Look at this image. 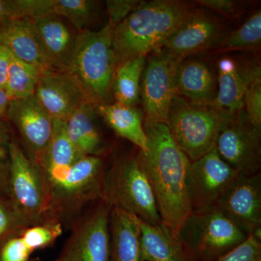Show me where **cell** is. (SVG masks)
I'll return each instance as SVG.
<instances>
[{"label":"cell","mask_w":261,"mask_h":261,"mask_svg":"<svg viewBox=\"0 0 261 261\" xmlns=\"http://www.w3.org/2000/svg\"><path fill=\"white\" fill-rule=\"evenodd\" d=\"M147 152L138 157L148 176L165 226L176 236L192 214L187 192V171L191 161L173 138L166 123H145Z\"/></svg>","instance_id":"obj_1"},{"label":"cell","mask_w":261,"mask_h":261,"mask_svg":"<svg viewBox=\"0 0 261 261\" xmlns=\"http://www.w3.org/2000/svg\"><path fill=\"white\" fill-rule=\"evenodd\" d=\"M192 11L190 5L177 0L141 1L113 28V47L118 64L161 50Z\"/></svg>","instance_id":"obj_2"},{"label":"cell","mask_w":261,"mask_h":261,"mask_svg":"<svg viewBox=\"0 0 261 261\" xmlns=\"http://www.w3.org/2000/svg\"><path fill=\"white\" fill-rule=\"evenodd\" d=\"M113 30L108 23L97 32L79 33L67 70L95 106L112 103L113 80L118 65L113 47Z\"/></svg>","instance_id":"obj_3"},{"label":"cell","mask_w":261,"mask_h":261,"mask_svg":"<svg viewBox=\"0 0 261 261\" xmlns=\"http://www.w3.org/2000/svg\"><path fill=\"white\" fill-rule=\"evenodd\" d=\"M104 160L82 156L57 181L45 187L46 219L70 224L84 208L103 198Z\"/></svg>","instance_id":"obj_4"},{"label":"cell","mask_w":261,"mask_h":261,"mask_svg":"<svg viewBox=\"0 0 261 261\" xmlns=\"http://www.w3.org/2000/svg\"><path fill=\"white\" fill-rule=\"evenodd\" d=\"M236 113L214 105L194 104L177 94L170 108L167 126L192 162L215 149L220 135L232 122Z\"/></svg>","instance_id":"obj_5"},{"label":"cell","mask_w":261,"mask_h":261,"mask_svg":"<svg viewBox=\"0 0 261 261\" xmlns=\"http://www.w3.org/2000/svg\"><path fill=\"white\" fill-rule=\"evenodd\" d=\"M116 207L149 223H162L153 190L138 154L118 160L106 171L103 198Z\"/></svg>","instance_id":"obj_6"},{"label":"cell","mask_w":261,"mask_h":261,"mask_svg":"<svg viewBox=\"0 0 261 261\" xmlns=\"http://www.w3.org/2000/svg\"><path fill=\"white\" fill-rule=\"evenodd\" d=\"M196 261H217L248 238L215 207L192 211L179 233Z\"/></svg>","instance_id":"obj_7"},{"label":"cell","mask_w":261,"mask_h":261,"mask_svg":"<svg viewBox=\"0 0 261 261\" xmlns=\"http://www.w3.org/2000/svg\"><path fill=\"white\" fill-rule=\"evenodd\" d=\"M8 197L29 226L46 219V192L40 168L13 137L10 145Z\"/></svg>","instance_id":"obj_8"},{"label":"cell","mask_w":261,"mask_h":261,"mask_svg":"<svg viewBox=\"0 0 261 261\" xmlns=\"http://www.w3.org/2000/svg\"><path fill=\"white\" fill-rule=\"evenodd\" d=\"M111 210V205L102 199L75 219L56 261H108Z\"/></svg>","instance_id":"obj_9"},{"label":"cell","mask_w":261,"mask_h":261,"mask_svg":"<svg viewBox=\"0 0 261 261\" xmlns=\"http://www.w3.org/2000/svg\"><path fill=\"white\" fill-rule=\"evenodd\" d=\"M146 62L140 84L146 123L167 124L173 98L177 94L176 74L183 60L163 50Z\"/></svg>","instance_id":"obj_10"},{"label":"cell","mask_w":261,"mask_h":261,"mask_svg":"<svg viewBox=\"0 0 261 261\" xmlns=\"http://www.w3.org/2000/svg\"><path fill=\"white\" fill-rule=\"evenodd\" d=\"M240 176L216 149L192 161L187 176V192L192 211L205 210L218 200Z\"/></svg>","instance_id":"obj_11"},{"label":"cell","mask_w":261,"mask_h":261,"mask_svg":"<svg viewBox=\"0 0 261 261\" xmlns=\"http://www.w3.org/2000/svg\"><path fill=\"white\" fill-rule=\"evenodd\" d=\"M215 149L239 174L251 176L260 173L261 129L249 121L243 109L221 132Z\"/></svg>","instance_id":"obj_12"},{"label":"cell","mask_w":261,"mask_h":261,"mask_svg":"<svg viewBox=\"0 0 261 261\" xmlns=\"http://www.w3.org/2000/svg\"><path fill=\"white\" fill-rule=\"evenodd\" d=\"M6 117L18 130L25 154L40 168L50 143L54 120L35 95L10 101Z\"/></svg>","instance_id":"obj_13"},{"label":"cell","mask_w":261,"mask_h":261,"mask_svg":"<svg viewBox=\"0 0 261 261\" xmlns=\"http://www.w3.org/2000/svg\"><path fill=\"white\" fill-rule=\"evenodd\" d=\"M247 236L261 240V174L239 176L214 206Z\"/></svg>","instance_id":"obj_14"},{"label":"cell","mask_w":261,"mask_h":261,"mask_svg":"<svg viewBox=\"0 0 261 261\" xmlns=\"http://www.w3.org/2000/svg\"><path fill=\"white\" fill-rule=\"evenodd\" d=\"M34 95L53 120L64 122L90 102L78 82L61 70H43Z\"/></svg>","instance_id":"obj_15"},{"label":"cell","mask_w":261,"mask_h":261,"mask_svg":"<svg viewBox=\"0 0 261 261\" xmlns=\"http://www.w3.org/2000/svg\"><path fill=\"white\" fill-rule=\"evenodd\" d=\"M224 34L221 24L203 11H192L168 38L161 50L183 60L195 53L218 46Z\"/></svg>","instance_id":"obj_16"},{"label":"cell","mask_w":261,"mask_h":261,"mask_svg":"<svg viewBox=\"0 0 261 261\" xmlns=\"http://www.w3.org/2000/svg\"><path fill=\"white\" fill-rule=\"evenodd\" d=\"M218 72L219 89L213 105L230 113L239 112L243 109L247 89L252 82L261 77L260 67L224 57L218 63Z\"/></svg>","instance_id":"obj_17"},{"label":"cell","mask_w":261,"mask_h":261,"mask_svg":"<svg viewBox=\"0 0 261 261\" xmlns=\"http://www.w3.org/2000/svg\"><path fill=\"white\" fill-rule=\"evenodd\" d=\"M32 19L51 68L67 72L79 33L58 15H46Z\"/></svg>","instance_id":"obj_18"},{"label":"cell","mask_w":261,"mask_h":261,"mask_svg":"<svg viewBox=\"0 0 261 261\" xmlns=\"http://www.w3.org/2000/svg\"><path fill=\"white\" fill-rule=\"evenodd\" d=\"M0 44L20 61L42 70H53L32 18H10L0 23Z\"/></svg>","instance_id":"obj_19"},{"label":"cell","mask_w":261,"mask_h":261,"mask_svg":"<svg viewBox=\"0 0 261 261\" xmlns=\"http://www.w3.org/2000/svg\"><path fill=\"white\" fill-rule=\"evenodd\" d=\"M140 261H196L181 239L163 223L139 219Z\"/></svg>","instance_id":"obj_20"},{"label":"cell","mask_w":261,"mask_h":261,"mask_svg":"<svg viewBox=\"0 0 261 261\" xmlns=\"http://www.w3.org/2000/svg\"><path fill=\"white\" fill-rule=\"evenodd\" d=\"M108 261H140L139 219L116 207L110 213Z\"/></svg>","instance_id":"obj_21"},{"label":"cell","mask_w":261,"mask_h":261,"mask_svg":"<svg viewBox=\"0 0 261 261\" xmlns=\"http://www.w3.org/2000/svg\"><path fill=\"white\" fill-rule=\"evenodd\" d=\"M96 106L87 102L65 122L68 139L80 156L102 157L106 143L96 123Z\"/></svg>","instance_id":"obj_22"},{"label":"cell","mask_w":261,"mask_h":261,"mask_svg":"<svg viewBox=\"0 0 261 261\" xmlns=\"http://www.w3.org/2000/svg\"><path fill=\"white\" fill-rule=\"evenodd\" d=\"M178 95L197 105H213L217 90L210 68L198 60L182 61L176 74Z\"/></svg>","instance_id":"obj_23"},{"label":"cell","mask_w":261,"mask_h":261,"mask_svg":"<svg viewBox=\"0 0 261 261\" xmlns=\"http://www.w3.org/2000/svg\"><path fill=\"white\" fill-rule=\"evenodd\" d=\"M97 113L117 135L129 141L142 152L148 149L142 113L135 107L118 102L96 106Z\"/></svg>","instance_id":"obj_24"},{"label":"cell","mask_w":261,"mask_h":261,"mask_svg":"<svg viewBox=\"0 0 261 261\" xmlns=\"http://www.w3.org/2000/svg\"><path fill=\"white\" fill-rule=\"evenodd\" d=\"M81 157L68 139L65 122L54 120L50 143L40 166L44 185L61 178Z\"/></svg>","instance_id":"obj_25"},{"label":"cell","mask_w":261,"mask_h":261,"mask_svg":"<svg viewBox=\"0 0 261 261\" xmlns=\"http://www.w3.org/2000/svg\"><path fill=\"white\" fill-rule=\"evenodd\" d=\"M146 62V57H140L118 65L113 84L116 102L135 107L140 102L141 80Z\"/></svg>","instance_id":"obj_26"},{"label":"cell","mask_w":261,"mask_h":261,"mask_svg":"<svg viewBox=\"0 0 261 261\" xmlns=\"http://www.w3.org/2000/svg\"><path fill=\"white\" fill-rule=\"evenodd\" d=\"M43 70L12 55L5 92L11 100L34 95Z\"/></svg>","instance_id":"obj_27"},{"label":"cell","mask_w":261,"mask_h":261,"mask_svg":"<svg viewBox=\"0 0 261 261\" xmlns=\"http://www.w3.org/2000/svg\"><path fill=\"white\" fill-rule=\"evenodd\" d=\"M97 9V2L93 0H53L50 15L64 18L80 33L89 30Z\"/></svg>","instance_id":"obj_28"},{"label":"cell","mask_w":261,"mask_h":261,"mask_svg":"<svg viewBox=\"0 0 261 261\" xmlns=\"http://www.w3.org/2000/svg\"><path fill=\"white\" fill-rule=\"evenodd\" d=\"M261 42V10H256L238 29L225 36L219 51L249 50L257 49Z\"/></svg>","instance_id":"obj_29"},{"label":"cell","mask_w":261,"mask_h":261,"mask_svg":"<svg viewBox=\"0 0 261 261\" xmlns=\"http://www.w3.org/2000/svg\"><path fill=\"white\" fill-rule=\"evenodd\" d=\"M63 226L59 221L49 219L25 228L20 237L29 250L34 252L53 246L63 233Z\"/></svg>","instance_id":"obj_30"},{"label":"cell","mask_w":261,"mask_h":261,"mask_svg":"<svg viewBox=\"0 0 261 261\" xmlns=\"http://www.w3.org/2000/svg\"><path fill=\"white\" fill-rule=\"evenodd\" d=\"M29 226L9 197L0 195V245Z\"/></svg>","instance_id":"obj_31"},{"label":"cell","mask_w":261,"mask_h":261,"mask_svg":"<svg viewBox=\"0 0 261 261\" xmlns=\"http://www.w3.org/2000/svg\"><path fill=\"white\" fill-rule=\"evenodd\" d=\"M13 136L9 123L0 119V195L8 197L10 162V145Z\"/></svg>","instance_id":"obj_32"},{"label":"cell","mask_w":261,"mask_h":261,"mask_svg":"<svg viewBox=\"0 0 261 261\" xmlns=\"http://www.w3.org/2000/svg\"><path fill=\"white\" fill-rule=\"evenodd\" d=\"M217 261H261V240L252 234Z\"/></svg>","instance_id":"obj_33"},{"label":"cell","mask_w":261,"mask_h":261,"mask_svg":"<svg viewBox=\"0 0 261 261\" xmlns=\"http://www.w3.org/2000/svg\"><path fill=\"white\" fill-rule=\"evenodd\" d=\"M243 110L249 121L261 129V77L252 82L247 89Z\"/></svg>","instance_id":"obj_34"},{"label":"cell","mask_w":261,"mask_h":261,"mask_svg":"<svg viewBox=\"0 0 261 261\" xmlns=\"http://www.w3.org/2000/svg\"><path fill=\"white\" fill-rule=\"evenodd\" d=\"M32 253L20 235L8 239L0 245V261H32Z\"/></svg>","instance_id":"obj_35"},{"label":"cell","mask_w":261,"mask_h":261,"mask_svg":"<svg viewBox=\"0 0 261 261\" xmlns=\"http://www.w3.org/2000/svg\"><path fill=\"white\" fill-rule=\"evenodd\" d=\"M138 0H108L106 1V10L110 23L113 28L123 21L140 5Z\"/></svg>","instance_id":"obj_36"},{"label":"cell","mask_w":261,"mask_h":261,"mask_svg":"<svg viewBox=\"0 0 261 261\" xmlns=\"http://www.w3.org/2000/svg\"><path fill=\"white\" fill-rule=\"evenodd\" d=\"M196 2L228 18L236 16L238 12V2L233 0H198Z\"/></svg>","instance_id":"obj_37"},{"label":"cell","mask_w":261,"mask_h":261,"mask_svg":"<svg viewBox=\"0 0 261 261\" xmlns=\"http://www.w3.org/2000/svg\"><path fill=\"white\" fill-rule=\"evenodd\" d=\"M11 58V53L3 44H0V89L4 90L6 88Z\"/></svg>","instance_id":"obj_38"},{"label":"cell","mask_w":261,"mask_h":261,"mask_svg":"<svg viewBox=\"0 0 261 261\" xmlns=\"http://www.w3.org/2000/svg\"><path fill=\"white\" fill-rule=\"evenodd\" d=\"M15 18H19L15 0H0V23Z\"/></svg>","instance_id":"obj_39"},{"label":"cell","mask_w":261,"mask_h":261,"mask_svg":"<svg viewBox=\"0 0 261 261\" xmlns=\"http://www.w3.org/2000/svg\"><path fill=\"white\" fill-rule=\"evenodd\" d=\"M11 99L4 89H0V119H5Z\"/></svg>","instance_id":"obj_40"},{"label":"cell","mask_w":261,"mask_h":261,"mask_svg":"<svg viewBox=\"0 0 261 261\" xmlns=\"http://www.w3.org/2000/svg\"><path fill=\"white\" fill-rule=\"evenodd\" d=\"M32 261H40V260H38V259H34V260H32Z\"/></svg>","instance_id":"obj_41"}]
</instances>
